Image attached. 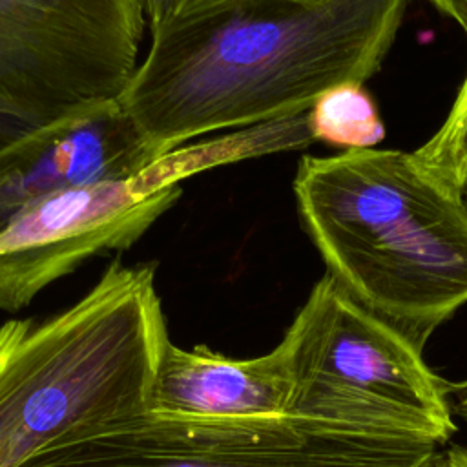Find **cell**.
Returning a JSON list of instances; mask_svg holds the SVG:
<instances>
[{"mask_svg":"<svg viewBox=\"0 0 467 467\" xmlns=\"http://www.w3.org/2000/svg\"><path fill=\"white\" fill-rule=\"evenodd\" d=\"M410 0H192L151 33L119 95L155 159L305 113L381 69Z\"/></svg>","mask_w":467,"mask_h":467,"instance_id":"6da1fadb","label":"cell"},{"mask_svg":"<svg viewBox=\"0 0 467 467\" xmlns=\"http://www.w3.org/2000/svg\"><path fill=\"white\" fill-rule=\"evenodd\" d=\"M294 195L327 274L420 348L467 303V195L416 151L303 155Z\"/></svg>","mask_w":467,"mask_h":467,"instance_id":"7a4b0ae2","label":"cell"},{"mask_svg":"<svg viewBox=\"0 0 467 467\" xmlns=\"http://www.w3.org/2000/svg\"><path fill=\"white\" fill-rule=\"evenodd\" d=\"M155 265L111 261L77 303L0 327V467L64 432L150 410L170 343Z\"/></svg>","mask_w":467,"mask_h":467,"instance_id":"3957f363","label":"cell"},{"mask_svg":"<svg viewBox=\"0 0 467 467\" xmlns=\"http://www.w3.org/2000/svg\"><path fill=\"white\" fill-rule=\"evenodd\" d=\"M279 345L290 374L288 416L447 443L456 432L449 381L423 348L325 274Z\"/></svg>","mask_w":467,"mask_h":467,"instance_id":"277c9868","label":"cell"},{"mask_svg":"<svg viewBox=\"0 0 467 467\" xmlns=\"http://www.w3.org/2000/svg\"><path fill=\"white\" fill-rule=\"evenodd\" d=\"M314 142L306 111L184 144L133 175L55 193L0 232V310L18 312L86 259L131 246L202 171Z\"/></svg>","mask_w":467,"mask_h":467,"instance_id":"5b68a950","label":"cell"},{"mask_svg":"<svg viewBox=\"0 0 467 467\" xmlns=\"http://www.w3.org/2000/svg\"><path fill=\"white\" fill-rule=\"evenodd\" d=\"M438 445L274 418H179L144 410L75 427L16 467H429Z\"/></svg>","mask_w":467,"mask_h":467,"instance_id":"8992f818","label":"cell"},{"mask_svg":"<svg viewBox=\"0 0 467 467\" xmlns=\"http://www.w3.org/2000/svg\"><path fill=\"white\" fill-rule=\"evenodd\" d=\"M144 27L137 0H0V150L119 99Z\"/></svg>","mask_w":467,"mask_h":467,"instance_id":"52a82bcc","label":"cell"},{"mask_svg":"<svg viewBox=\"0 0 467 467\" xmlns=\"http://www.w3.org/2000/svg\"><path fill=\"white\" fill-rule=\"evenodd\" d=\"M153 161L119 99L42 126L0 150V232L55 193L128 177Z\"/></svg>","mask_w":467,"mask_h":467,"instance_id":"ba28073f","label":"cell"},{"mask_svg":"<svg viewBox=\"0 0 467 467\" xmlns=\"http://www.w3.org/2000/svg\"><path fill=\"white\" fill-rule=\"evenodd\" d=\"M290 390L281 345L235 359L206 345L182 348L170 341L155 370L150 410L179 418H274L286 414Z\"/></svg>","mask_w":467,"mask_h":467,"instance_id":"9c48e42d","label":"cell"},{"mask_svg":"<svg viewBox=\"0 0 467 467\" xmlns=\"http://www.w3.org/2000/svg\"><path fill=\"white\" fill-rule=\"evenodd\" d=\"M306 117L314 142L361 150L374 148L385 137L378 106L359 82H343L327 89Z\"/></svg>","mask_w":467,"mask_h":467,"instance_id":"30bf717a","label":"cell"},{"mask_svg":"<svg viewBox=\"0 0 467 467\" xmlns=\"http://www.w3.org/2000/svg\"><path fill=\"white\" fill-rule=\"evenodd\" d=\"M416 155L467 195V75L447 119Z\"/></svg>","mask_w":467,"mask_h":467,"instance_id":"8fae6325","label":"cell"},{"mask_svg":"<svg viewBox=\"0 0 467 467\" xmlns=\"http://www.w3.org/2000/svg\"><path fill=\"white\" fill-rule=\"evenodd\" d=\"M137 2L142 9L150 33H153L166 20H170L184 5L186 0H137Z\"/></svg>","mask_w":467,"mask_h":467,"instance_id":"7c38bea8","label":"cell"},{"mask_svg":"<svg viewBox=\"0 0 467 467\" xmlns=\"http://www.w3.org/2000/svg\"><path fill=\"white\" fill-rule=\"evenodd\" d=\"M441 13L452 18L467 36V0H431Z\"/></svg>","mask_w":467,"mask_h":467,"instance_id":"4fadbf2b","label":"cell"},{"mask_svg":"<svg viewBox=\"0 0 467 467\" xmlns=\"http://www.w3.org/2000/svg\"><path fill=\"white\" fill-rule=\"evenodd\" d=\"M429 467H467V447L454 445L443 452H436Z\"/></svg>","mask_w":467,"mask_h":467,"instance_id":"5bb4252c","label":"cell"},{"mask_svg":"<svg viewBox=\"0 0 467 467\" xmlns=\"http://www.w3.org/2000/svg\"><path fill=\"white\" fill-rule=\"evenodd\" d=\"M449 396H451L452 414L467 425V379L449 383Z\"/></svg>","mask_w":467,"mask_h":467,"instance_id":"9a60e30c","label":"cell"},{"mask_svg":"<svg viewBox=\"0 0 467 467\" xmlns=\"http://www.w3.org/2000/svg\"><path fill=\"white\" fill-rule=\"evenodd\" d=\"M190 2H192V0H186V2H184V5H186V4H190Z\"/></svg>","mask_w":467,"mask_h":467,"instance_id":"2e32d148","label":"cell"}]
</instances>
